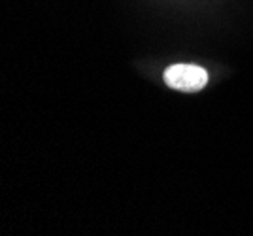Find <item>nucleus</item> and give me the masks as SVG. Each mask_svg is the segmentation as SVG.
I'll return each instance as SVG.
<instances>
[{"instance_id": "f257e3e1", "label": "nucleus", "mask_w": 253, "mask_h": 236, "mask_svg": "<svg viewBox=\"0 0 253 236\" xmlns=\"http://www.w3.org/2000/svg\"><path fill=\"white\" fill-rule=\"evenodd\" d=\"M167 85L185 93H197L208 83V72L197 65H172L165 72Z\"/></svg>"}]
</instances>
